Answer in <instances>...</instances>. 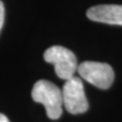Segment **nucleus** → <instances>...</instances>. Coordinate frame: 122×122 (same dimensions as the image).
<instances>
[{
  "label": "nucleus",
  "instance_id": "nucleus-1",
  "mask_svg": "<svg viewBox=\"0 0 122 122\" xmlns=\"http://www.w3.org/2000/svg\"><path fill=\"white\" fill-rule=\"evenodd\" d=\"M32 98L37 103L45 106L47 116L52 120H56L62 114V92L53 82L40 79L32 90Z\"/></svg>",
  "mask_w": 122,
  "mask_h": 122
},
{
  "label": "nucleus",
  "instance_id": "nucleus-6",
  "mask_svg": "<svg viewBox=\"0 0 122 122\" xmlns=\"http://www.w3.org/2000/svg\"><path fill=\"white\" fill-rule=\"evenodd\" d=\"M4 15H5V10H4V4L0 0V30H1L3 24H4Z\"/></svg>",
  "mask_w": 122,
  "mask_h": 122
},
{
  "label": "nucleus",
  "instance_id": "nucleus-5",
  "mask_svg": "<svg viewBox=\"0 0 122 122\" xmlns=\"http://www.w3.org/2000/svg\"><path fill=\"white\" fill-rule=\"evenodd\" d=\"M86 16L94 21L122 25V5L101 4L93 6L86 11Z\"/></svg>",
  "mask_w": 122,
  "mask_h": 122
},
{
  "label": "nucleus",
  "instance_id": "nucleus-7",
  "mask_svg": "<svg viewBox=\"0 0 122 122\" xmlns=\"http://www.w3.org/2000/svg\"><path fill=\"white\" fill-rule=\"evenodd\" d=\"M0 122H9V120L5 115H3V114L0 113Z\"/></svg>",
  "mask_w": 122,
  "mask_h": 122
},
{
  "label": "nucleus",
  "instance_id": "nucleus-4",
  "mask_svg": "<svg viewBox=\"0 0 122 122\" xmlns=\"http://www.w3.org/2000/svg\"><path fill=\"white\" fill-rule=\"evenodd\" d=\"M62 100L65 109L70 114H81L89 109L83 83L77 76H72L65 81L62 90Z\"/></svg>",
  "mask_w": 122,
  "mask_h": 122
},
{
  "label": "nucleus",
  "instance_id": "nucleus-3",
  "mask_svg": "<svg viewBox=\"0 0 122 122\" xmlns=\"http://www.w3.org/2000/svg\"><path fill=\"white\" fill-rule=\"evenodd\" d=\"M79 76L102 90H107L114 81V70L107 63L85 61L77 66Z\"/></svg>",
  "mask_w": 122,
  "mask_h": 122
},
{
  "label": "nucleus",
  "instance_id": "nucleus-2",
  "mask_svg": "<svg viewBox=\"0 0 122 122\" xmlns=\"http://www.w3.org/2000/svg\"><path fill=\"white\" fill-rule=\"evenodd\" d=\"M46 62L53 64L55 73L64 81L74 76L77 71V60L74 53L62 46H52L44 53Z\"/></svg>",
  "mask_w": 122,
  "mask_h": 122
}]
</instances>
